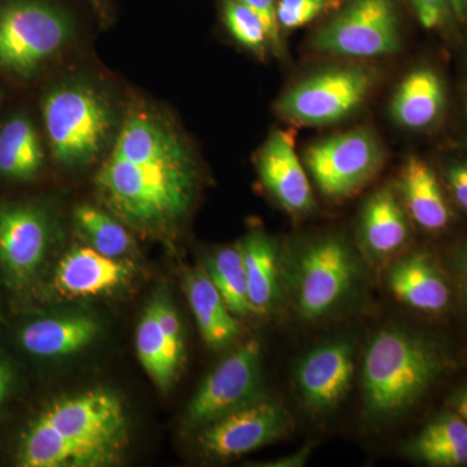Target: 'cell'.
<instances>
[{
  "instance_id": "1",
  "label": "cell",
  "mask_w": 467,
  "mask_h": 467,
  "mask_svg": "<svg viewBox=\"0 0 467 467\" xmlns=\"http://www.w3.org/2000/svg\"><path fill=\"white\" fill-rule=\"evenodd\" d=\"M195 174L189 162H131L110 158L97 175L101 198L140 230L165 229L186 213Z\"/></svg>"
},
{
  "instance_id": "2",
  "label": "cell",
  "mask_w": 467,
  "mask_h": 467,
  "mask_svg": "<svg viewBox=\"0 0 467 467\" xmlns=\"http://www.w3.org/2000/svg\"><path fill=\"white\" fill-rule=\"evenodd\" d=\"M441 370V356L431 344L400 328L380 331L368 344L362 367L368 416L374 420L400 416Z\"/></svg>"
},
{
  "instance_id": "3",
  "label": "cell",
  "mask_w": 467,
  "mask_h": 467,
  "mask_svg": "<svg viewBox=\"0 0 467 467\" xmlns=\"http://www.w3.org/2000/svg\"><path fill=\"white\" fill-rule=\"evenodd\" d=\"M42 113L52 155L67 167L94 161L115 125L109 100L91 86L76 82L48 91Z\"/></svg>"
},
{
  "instance_id": "4",
  "label": "cell",
  "mask_w": 467,
  "mask_h": 467,
  "mask_svg": "<svg viewBox=\"0 0 467 467\" xmlns=\"http://www.w3.org/2000/svg\"><path fill=\"white\" fill-rule=\"evenodd\" d=\"M75 27L73 15L52 0H0V72L33 78Z\"/></svg>"
},
{
  "instance_id": "5",
  "label": "cell",
  "mask_w": 467,
  "mask_h": 467,
  "mask_svg": "<svg viewBox=\"0 0 467 467\" xmlns=\"http://www.w3.org/2000/svg\"><path fill=\"white\" fill-rule=\"evenodd\" d=\"M288 284L295 309L316 321L333 315L352 296L361 278L358 256L339 236L306 245L292 261Z\"/></svg>"
},
{
  "instance_id": "6",
  "label": "cell",
  "mask_w": 467,
  "mask_h": 467,
  "mask_svg": "<svg viewBox=\"0 0 467 467\" xmlns=\"http://www.w3.org/2000/svg\"><path fill=\"white\" fill-rule=\"evenodd\" d=\"M313 47L348 57H377L400 46L395 0H346L313 38Z\"/></svg>"
},
{
  "instance_id": "7",
  "label": "cell",
  "mask_w": 467,
  "mask_h": 467,
  "mask_svg": "<svg viewBox=\"0 0 467 467\" xmlns=\"http://www.w3.org/2000/svg\"><path fill=\"white\" fill-rule=\"evenodd\" d=\"M383 150L368 130L347 131L313 143L306 162L319 192L342 199L358 192L377 174Z\"/></svg>"
},
{
  "instance_id": "8",
  "label": "cell",
  "mask_w": 467,
  "mask_h": 467,
  "mask_svg": "<svg viewBox=\"0 0 467 467\" xmlns=\"http://www.w3.org/2000/svg\"><path fill=\"white\" fill-rule=\"evenodd\" d=\"M371 85L370 73L359 67L324 70L285 92L278 110L285 119L296 124H333L364 103Z\"/></svg>"
},
{
  "instance_id": "9",
  "label": "cell",
  "mask_w": 467,
  "mask_h": 467,
  "mask_svg": "<svg viewBox=\"0 0 467 467\" xmlns=\"http://www.w3.org/2000/svg\"><path fill=\"white\" fill-rule=\"evenodd\" d=\"M261 346L248 340L202 382L190 404L187 418L195 426H207L230 411L260 400Z\"/></svg>"
},
{
  "instance_id": "10",
  "label": "cell",
  "mask_w": 467,
  "mask_h": 467,
  "mask_svg": "<svg viewBox=\"0 0 467 467\" xmlns=\"http://www.w3.org/2000/svg\"><path fill=\"white\" fill-rule=\"evenodd\" d=\"M290 429L291 417L284 405L260 399L209 423L199 442L212 459L229 460L278 441Z\"/></svg>"
},
{
  "instance_id": "11",
  "label": "cell",
  "mask_w": 467,
  "mask_h": 467,
  "mask_svg": "<svg viewBox=\"0 0 467 467\" xmlns=\"http://www.w3.org/2000/svg\"><path fill=\"white\" fill-rule=\"evenodd\" d=\"M69 438L121 453L128 441V418L121 401L109 391H88L63 399L41 414Z\"/></svg>"
},
{
  "instance_id": "12",
  "label": "cell",
  "mask_w": 467,
  "mask_h": 467,
  "mask_svg": "<svg viewBox=\"0 0 467 467\" xmlns=\"http://www.w3.org/2000/svg\"><path fill=\"white\" fill-rule=\"evenodd\" d=\"M355 364L348 342L337 340L313 349L296 370V383L306 407L316 413L333 410L346 398Z\"/></svg>"
},
{
  "instance_id": "13",
  "label": "cell",
  "mask_w": 467,
  "mask_h": 467,
  "mask_svg": "<svg viewBox=\"0 0 467 467\" xmlns=\"http://www.w3.org/2000/svg\"><path fill=\"white\" fill-rule=\"evenodd\" d=\"M50 225L33 205L0 207V264L17 281L32 276L45 259Z\"/></svg>"
},
{
  "instance_id": "14",
  "label": "cell",
  "mask_w": 467,
  "mask_h": 467,
  "mask_svg": "<svg viewBox=\"0 0 467 467\" xmlns=\"http://www.w3.org/2000/svg\"><path fill=\"white\" fill-rule=\"evenodd\" d=\"M257 161L261 181L285 211L301 214L315 207L308 175L301 165L291 134L273 131Z\"/></svg>"
},
{
  "instance_id": "15",
  "label": "cell",
  "mask_w": 467,
  "mask_h": 467,
  "mask_svg": "<svg viewBox=\"0 0 467 467\" xmlns=\"http://www.w3.org/2000/svg\"><path fill=\"white\" fill-rule=\"evenodd\" d=\"M117 459L115 451L69 438L42 416L29 427L18 451V465L24 467H98Z\"/></svg>"
},
{
  "instance_id": "16",
  "label": "cell",
  "mask_w": 467,
  "mask_h": 467,
  "mask_svg": "<svg viewBox=\"0 0 467 467\" xmlns=\"http://www.w3.org/2000/svg\"><path fill=\"white\" fill-rule=\"evenodd\" d=\"M126 263L104 256L94 248H77L58 263L55 287L70 297H88L115 290L131 278Z\"/></svg>"
},
{
  "instance_id": "17",
  "label": "cell",
  "mask_w": 467,
  "mask_h": 467,
  "mask_svg": "<svg viewBox=\"0 0 467 467\" xmlns=\"http://www.w3.org/2000/svg\"><path fill=\"white\" fill-rule=\"evenodd\" d=\"M112 158L131 162H189V150L164 122L133 112L117 135Z\"/></svg>"
},
{
  "instance_id": "18",
  "label": "cell",
  "mask_w": 467,
  "mask_h": 467,
  "mask_svg": "<svg viewBox=\"0 0 467 467\" xmlns=\"http://www.w3.org/2000/svg\"><path fill=\"white\" fill-rule=\"evenodd\" d=\"M409 234L407 213L389 187L368 199L359 221V238L368 259H389L404 247Z\"/></svg>"
},
{
  "instance_id": "19",
  "label": "cell",
  "mask_w": 467,
  "mask_h": 467,
  "mask_svg": "<svg viewBox=\"0 0 467 467\" xmlns=\"http://www.w3.org/2000/svg\"><path fill=\"white\" fill-rule=\"evenodd\" d=\"M389 285L399 300L422 312H441L451 300L447 282L425 254L398 261L389 270Z\"/></svg>"
},
{
  "instance_id": "20",
  "label": "cell",
  "mask_w": 467,
  "mask_h": 467,
  "mask_svg": "<svg viewBox=\"0 0 467 467\" xmlns=\"http://www.w3.org/2000/svg\"><path fill=\"white\" fill-rule=\"evenodd\" d=\"M399 189L411 218L429 232H439L450 223L451 212L438 178L430 165L411 156L401 169Z\"/></svg>"
},
{
  "instance_id": "21",
  "label": "cell",
  "mask_w": 467,
  "mask_h": 467,
  "mask_svg": "<svg viewBox=\"0 0 467 467\" xmlns=\"http://www.w3.org/2000/svg\"><path fill=\"white\" fill-rule=\"evenodd\" d=\"M444 85L429 67H420L405 77L391 103V113L407 129L429 128L444 109Z\"/></svg>"
},
{
  "instance_id": "22",
  "label": "cell",
  "mask_w": 467,
  "mask_h": 467,
  "mask_svg": "<svg viewBox=\"0 0 467 467\" xmlns=\"http://www.w3.org/2000/svg\"><path fill=\"white\" fill-rule=\"evenodd\" d=\"M252 312H270L281 296V261L275 242L263 232H254L241 244Z\"/></svg>"
},
{
  "instance_id": "23",
  "label": "cell",
  "mask_w": 467,
  "mask_h": 467,
  "mask_svg": "<svg viewBox=\"0 0 467 467\" xmlns=\"http://www.w3.org/2000/svg\"><path fill=\"white\" fill-rule=\"evenodd\" d=\"M186 290L205 343L216 349L233 343L241 333V324L234 318L208 273L202 269L190 272Z\"/></svg>"
},
{
  "instance_id": "24",
  "label": "cell",
  "mask_w": 467,
  "mask_h": 467,
  "mask_svg": "<svg viewBox=\"0 0 467 467\" xmlns=\"http://www.w3.org/2000/svg\"><path fill=\"white\" fill-rule=\"evenodd\" d=\"M97 322L85 316L43 318L26 325L21 344L38 358H60L84 348L97 337Z\"/></svg>"
},
{
  "instance_id": "25",
  "label": "cell",
  "mask_w": 467,
  "mask_h": 467,
  "mask_svg": "<svg viewBox=\"0 0 467 467\" xmlns=\"http://www.w3.org/2000/svg\"><path fill=\"white\" fill-rule=\"evenodd\" d=\"M45 153L36 126L24 115L9 119L0 129V174L27 181L41 171Z\"/></svg>"
},
{
  "instance_id": "26",
  "label": "cell",
  "mask_w": 467,
  "mask_h": 467,
  "mask_svg": "<svg viewBox=\"0 0 467 467\" xmlns=\"http://www.w3.org/2000/svg\"><path fill=\"white\" fill-rule=\"evenodd\" d=\"M410 453L432 466H460L467 463V422L447 416L435 420L411 442Z\"/></svg>"
},
{
  "instance_id": "27",
  "label": "cell",
  "mask_w": 467,
  "mask_h": 467,
  "mask_svg": "<svg viewBox=\"0 0 467 467\" xmlns=\"http://www.w3.org/2000/svg\"><path fill=\"white\" fill-rule=\"evenodd\" d=\"M137 350L144 370L160 389H167L180 367L183 348L165 337L150 308L138 326Z\"/></svg>"
},
{
  "instance_id": "28",
  "label": "cell",
  "mask_w": 467,
  "mask_h": 467,
  "mask_svg": "<svg viewBox=\"0 0 467 467\" xmlns=\"http://www.w3.org/2000/svg\"><path fill=\"white\" fill-rule=\"evenodd\" d=\"M208 275L233 315L252 312L247 275L241 245L217 251L209 261Z\"/></svg>"
},
{
  "instance_id": "29",
  "label": "cell",
  "mask_w": 467,
  "mask_h": 467,
  "mask_svg": "<svg viewBox=\"0 0 467 467\" xmlns=\"http://www.w3.org/2000/svg\"><path fill=\"white\" fill-rule=\"evenodd\" d=\"M77 229L90 243L91 248L104 256L119 259L130 251L133 241L119 221L92 205H79L75 211Z\"/></svg>"
},
{
  "instance_id": "30",
  "label": "cell",
  "mask_w": 467,
  "mask_h": 467,
  "mask_svg": "<svg viewBox=\"0 0 467 467\" xmlns=\"http://www.w3.org/2000/svg\"><path fill=\"white\" fill-rule=\"evenodd\" d=\"M223 23L236 42L248 50L264 54L269 38L260 17L241 0H221Z\"/></svg>"
},
{
  "instance_id": "31",
  "label": "cell",
  "mask_w": 467,
  "mask_h": 467,
  "mask_svg": "<svg viewBox=\"0 0 467 467\" xmlns=\"http://www.w3.org/2000/svg\"><path fill=\"white\" fill-rule=\"evenodd\" d=\"M337 3V0H276V20L281 30L299 29L317 20Z\"/></svg>"
},
{
  "instance_id": "32",
  "label": "cell",
  "mask_w": 467,
  "mask_h": 467,
  "mask_svg": "<svg viewBox=\"0 0 467 467\" xmlns=\"http://www.w3.org/2000/svg\"><path fill=\"white\" fill-rule=\"evenodd\" d=\"M420 23L426 29H436L453 15L463 17L460 0H408Z\"/></svg>"
},
{
  "instance_id": "33",
  "label": "cell",
  "mask_w": 467,
  "mask_h": 467,
  "mask_svg": "<svg viewBox=\"0 0 467 467\" xmlns=\"http://www.w3.org/2000/svg\"><path fill=\"white\" fill-rule=\"evenodd\" d=\"M243 5L252 9L265 26L270 45L281 51V27L276 20V0H241Z\"/></svg>"
},
{
  "instance_id": "34",
  "label": "cell",
  "mask_w": 467,
  "mask_h": 467,
  "mask_svg": "<svg viewBox=\"0 0 467 467\" xmlns=\"http://www.w3.org/2000/svg\"><path fill=\"white\" fill-rule=\"evenodd\" d=\"M150 308L155 315L156 321L165 337L177 347L183 348L182 330H181V322L178 316L175 315L173 308L168 301L159 299L150 304Z\"/></svg>"
},
{
  "instance_id": "35",
  "label": "cell",
  "mask_w": 467,
  "mask_h": 467,
  "mask_svg": "<svg viewBox=\"0 0 467 467\" xmlns=\"http://www.w3.org/2000/svg\"><path fill=\"white\" fill-rule=\"evenodd\" d=\"M447 178L454 198L467 212V160L451 165L448 168Z\"/></svg>"
},
{
  "instance_id": "36",
  "label": "cell",
  "mask_w": 467,
  "mask_h": 467,
  "mask_svg": "<svg viewBox=\"0 0 467 467\" xmlns=\"http://www.w3.org/2000/svg\"><path fill=\"white\" fill-rule=\"evenodd\" d=\"M12 373L11 368L5 362L0 361V404L5 401L8 395L9 387H11Z\"/></svg>"
},
{
  "instance_id": "37",
  "label": "cell",
  "mask_w": 467,
  "mask_h": 467,
  "mask_svg": "<svg viewBox=\"0 0 467 467\" xmlns=\"http://www.w3.org/2000/svg\"><path fill=\"white\" fill-rule=\"evenodd\" d=\"M92 8L98 12V14L101 15V16H106L107 8H109V0H88Z\"/></svg>"
},
{
  "instance_id": "38",
  "label": "cell",
  "mask_w": 467,
  "mask_h": 467,
  "mask_svg": "<svg viewBox=\"0 0 467 467\" xmlns=\"http://www.w3.org/2000/svg\"><path fill=\"white\" fill-rule=\"evenodd\" d=\"M457 410H459L461 418L467 422V392L463 393L457 401Z\"/></svg>"
},
{
  "instance_id": "39",
  "label": "cell",
  "mask_w": 467,
  "mask_h": 467,
  "mask_svg": "<svg viewBox=\"0 0 467 467\" xmlns=\"http://www.w3.org/2000/svg\"><path fill=\"white\" fill-rule=\"evenodd\" d=\"M461 9H462L463 16H467V0H460Z\"/></svg>"
},
{
  "instance_id": "40",
  "label": "cell",
  "mask_w": 467,
  "mask_h": 467,
  "mask_svg": "<svg viewBox=\"0 0 467 467\" xmlns=\"http://www.w3.org/2000/svg\"><path fill=\"white\" fill-rule=\"evenodd\" d=\"M465 284H466V290H467V264H466V270H465Z\"/></svg>"
},
{
  "instance_id": "41",
  "label": "cell",
  "mask_w": 467,
  "mask_h": 467,
  "mask_svg": "<svg viewBox=\"0 0 467 467\" xmlns=\"http://www.w3.org/2000/svg\"><path fill=\"white\" fill-rule=\"evenodd\" d=\"M2 99H3V95H2V92H0V106H2Z\"/></svg>"
}]
</instances>
